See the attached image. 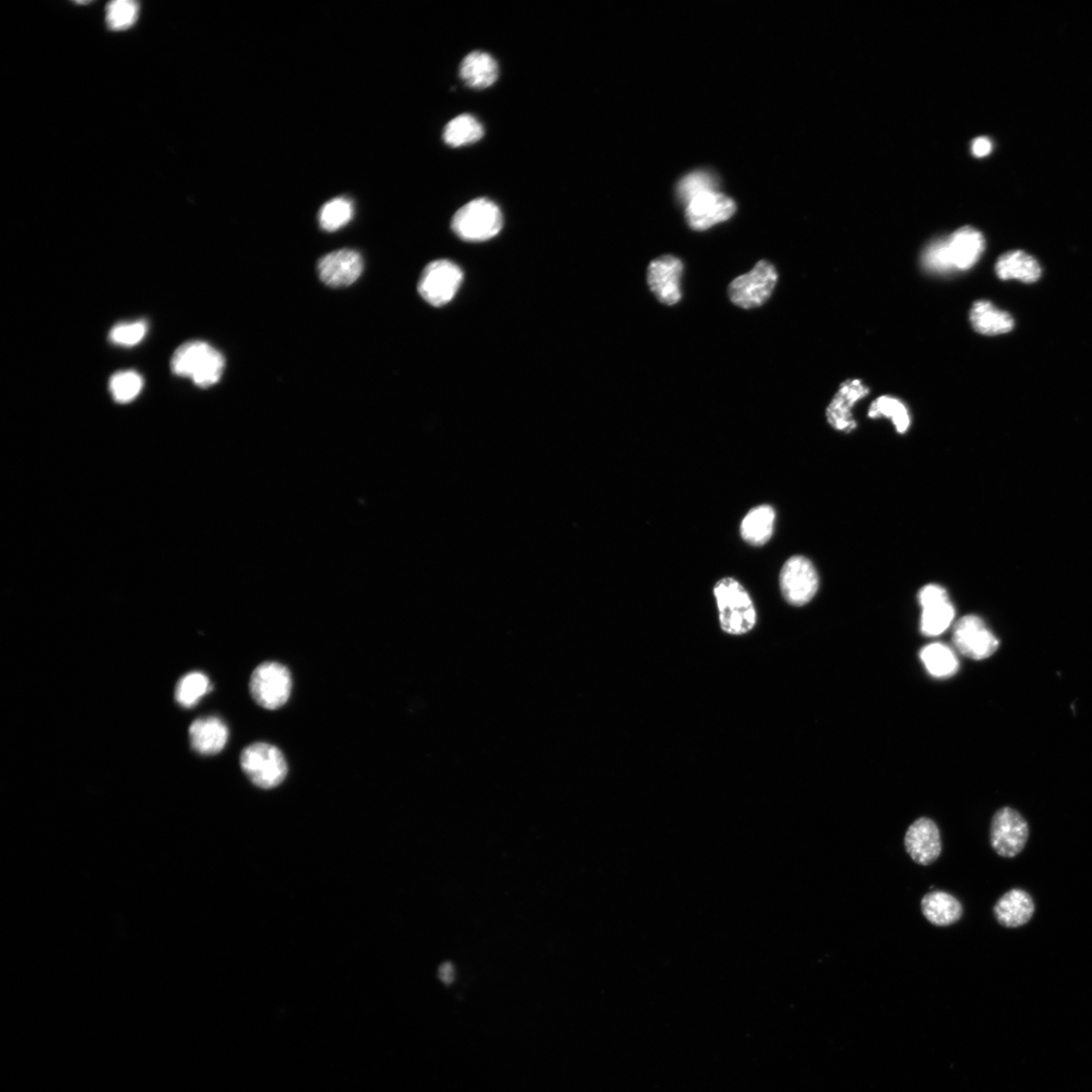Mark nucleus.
Wrapping results in <instances>:
<instances>
[{
    "mask_svg": "<svg viewBox=\"0 0 1092 1092\" xmlns=\"http://www.w3.org/2000/svg\"><path fill=\"white\" fill-rule=\"evenodd\" d=\"M226 362L223 354L204 341H189L181 345L172 355V372L188 377L201 389L210 388L221 379Z\"/></svg>",
    "mask_w": 1092,
    "mask_h": 1092,
    "instance_id": "1",
    "label": "nucleus"
},
{
    "mask_svg": "<svg viewBox=\"0 0 1092 1092\" xmlns=\"http://www.w3.org/2000/svg\"><path fill=\"white\" fill-rule=\"evenodd\" d=\"M715 596L721 626L724 632L731 636H743L755 627L756 609L740 581L732 578L722 579L715 587Z\"/></svg>",
    "mask_w": 1092,
    "mask_h": 1092,
    "instance_id": "2",
    "label": "nucleus"
},
{
    "mask_svg": "<svg viewBox=\"0 0 1092 1092\" xmlns=\"http://www.w3.org/2000/svg\"><path fill=\"white\" fill-rule=\"evenodd\" d=\"M451 227L453 232L465 241H487L502 230L503 215L494 201L476 198L456 212Z\"/></svg>",
    "mask_w": 1092,
    "mask_h": 1092,
    "instance_id": "3",
    "label": "nucleus"
},
{
    "mask_svg": "<svg viewBox=\"0 0 1092 1092\" xmlns=\"http://www.w3.org/2000/svg\"><path fill=\"white\" fill-rule=\"evenodd\" d=\"M240 764L250 781L263 790H272L288 775V763L281 750L265 744H253L241 754Z\"/></svg>",
    "mask_w": 1092,
    "mask_h": 1092,
    "instance_id": "4",
    "label": "nucleus"
},
{
    "mask_svg": "<svg viewBox=\"0 0 1092 1092\" xmlns=\"http://www.w3.org/2000/svg\"><path fill=\"white\" fill-rule=\"evenodd\" d=\"M777 282L775 266L766 261H760L749 273L736 277L731 282L728 295L735 306L743 309L757 308L770 299Z\"/></svg>",
    "mask_w": 1092,
    "mask_h": 1092,
    "instance_id": "5",
    "label": "nucleus"
},
{
    "mask_svg": "<svg viewBox=\"0 0 1092 1092\" xmlns=\"http://www.w3.org/2000/svg\"><path fill=\"white\" fill-rule=\"evenodd\" d=\"M292 687L289 669L279 663H264L251 675V696L260 706L268 710L283 707L291 696Z\"/></svg>",
    "mask_w": 1092,
    "mask_h": 1092,
    "instance_id": "6",
    "label": "nucleus"
},
{
    "mask_svg": "<svg viewBox=\"0 0 1092 1092\" xmlns=\"http://www.w3.org/2000/svg\"><path fill=\"white\" fill-rule=\"evenodd\" d=\"M464 272L449 261H437L423 270L418 284L420 296L435 307H442L459 292Z\"/></svg>",
    "mask_w": 1092,
    "mask_h": 1092,
    "instance_id": "7",
    "label": "nucleus"
},
{
    "mask_svg": "<svg viewBox=\"0 0 1092 1092\" xmlns=\"http://www.w3.org/2000/svg\"><path fill=\"white\" fill-rule=\"evenodd\" d=\"M1030 835L1028 822L1018 810L1004 807L996 812L990 826V844L1004 858H1014L1025 849Z\"/></svg>",
    "mask_w": 1092,
    "mask_h": 1092,
    "instance_id": "8",
    "label": "nucleus"
},
{
    "mask_svg": "<svg viewBox=\"0 0 1092 1092\" xmlns=\"http://www.w3.org/2000/svg\"><path fill=\"white\" fill-rule=\"evenodd\" d=\"M818 572L808 558L795 555L785 563L780 574L783 597L793 606H804L819 590Z\"/></svg>",
    "mask_w": 1092,
    "mask_h": 1092,
    "instance_id": "9",
    "label": "nucleus"
},
{
    "mask_svg": "<svg viewBox=\"0 0 1092 1092\" xmlns=\"http://www.w3.org/2000/svg\"><path fill=\"white\" fill-rule=\"evenodd\" d=\"M953 643L962 654L975 660L992 656L1000 647L994 632L976 616H964L956 623Z\"/></svg>",
    "mask_w": 1092,
    "mask_h": 1092,
    "instance_id": "10",
    "label": "nucleus"
},
{
    "mask_svg": "<svg viewBox=\"0 0 1092 1092\" xmlns=\"http://www.w3.org/2000/svg\"><path fill=\"white\" fill-rule=\"evenodd\" d=\"M734 201L719 192L703 194L691 200L686 209V219L695 231L729 220L735 213Z\"/></svg>",
    "mask_w": 1092,
    "mask_h": 1092,
    "instance_id": "11",
    "label": "nucleus"
},
{
    "mask_svg": "<svg viewBox=\"0 0 1092 1092\" xmlns=\"http://www.w3.org/2000/svg\"><path fill=\"white\" fill-rule=\"evenodd\" d=\"M923 607L922 632L927 637H937L945 632L955 618V609L947 591L937 585H928L919 594Z\"/></svg>",
    "mask_w": 1092,
    "mask_h": 1092,
    "instance_id": "12",
    "label": "nucleus"
},
{
    "mask_svg": "<svg viewBox=\"0 0 1092 1092\" xmlns=\"http://www.w3.org/2000/svg\"><path fill=\"white\" fill-rule=\"evenodd\" d=\"M321 281L332 288H345L357 282L364 271L361 254L342 249L327 254L318 263Z\"/></svg>",
    "mask_w": 1092,
    "mask_h": 1092,
    "instance_id": "13",
    "label": "nucleus"
},
{
    "mask_svg": "<svg viewBox=\"0 0 1092 1092\" xmlns=\"http://www.w3.org/2000/svg\"><path fill=\"white\" fill-rule=\"evenodd\" d=\"M904 845L911 860L922 866L933 864L942 854L941 833L928 818H921L908 828Z\"/></svg>",
    "mask_w": 1092,
    "mask_h": 1092,
    "instance_id": "14",
    "label": "nucleus"
},
{
    "mask_svg": "<svg viewBox=\"0 0 1092 1092\" xmlns=\"http://www.w3.org/2000/svg\"><path fill=\"white\" fill-rule=\"evenodd\" d=\"M682 262L672 256H665L652 261L648 269V283L656 299L673 306L680 301L681 277L683 274Z\"/></svg>",
    "mask_w": 1092,
    "mask_h": 1092,
    "instance_id": "15",
    "label": "nucleus"
},
{
    "mask_svg": "<svg viewBox=\"0 0 1092 1092\" xmlns=\"http://www.w3.org/2000/svg\"><path fill=\"white\" fill-rule=\"evenodd\" d=\"M870 394V389L861 379H847L836 392L827 409V419L830 426L839 431H850L857 427L853 408L861 400Z\"/></svg>",
    "mask_w": 1092,
    "mask_h": 1092,
    "instance_id": "16",
    "label": "nucleus"
},
{
    "mask_svg": "<svg viewBox=\"0 0 1092 1092\" xmlns=\"http://www.w3.org/2000/svg\"><path fill=\"white\" fill-rule=\"evenodd\" d=\"M946 247L954 271H968L980 261L986 241L977 229L967 226L946 238Z\"/></svg>",
    "mask_w": 1092,
    "mask_h": 1092,
    "instance_id": "17",
    "label": "nucleus"
},
{
    "mask_svg": "<svg viewBox=\"0 0 1092 1092\" xmlns=\"http://www.w3.org/2000/svg\"><path fill=\"white\" fill-rule=\"evenodd\" d=\"M994 911L1001 926L1017 929L1030 923L1036 911V904L1028 892L1021 888H1014L998 900Z\"/></svg>",
    "mask_w": 1092,
    "mask_h": 1092,
    "instance_id": "18",
    "label": "nucleus"
},
{
    "mask_svg": "<svg viewBox=\"0 0 1092 1092\" xmlns=\"http://www.w3.org/2000/svg\"><path fill=\"white\" fill-rule=\"evenodd\" d=\"M229 739V729L219 718L196 720L190 727L193 749L200 755H216L224 750Z\"/></svg>",
    "mask_w": 1092,
    "mask_h": 1092,
    "instance_id": "19",
    "label": "nucleus"
},
{
    "mask_svg": "<svg viewBox=\"0 0 1092 1092\" xmlns=\"http://www.w3.org/2000/svg\"><path fill=\"white\" fill-rule=\"evenodd\" d=\"M969 319L974 332L984 336H999L1012 332V316L987 299L976 300L971 307Z\"/></svg>",
    "mask_w": 1092,
    "mask_h": 1092,
    "instance_id": "20",
    "label": "nucleus"
},
{
    "mask_svg": "<svg viewBox=\"0 0 1092 1092\" xmlns=\"http://www.w3.org/2000/svg\"><path fill=\"white\" fill-rule=\"evenodd\" d=\"M996 273L1002 281H1020L1034 284L1042 276L1038 261L1022 250L1008 251L998 260Z\"/></svg>",
    "mask_w": 1092,
    "mask_h": 1092,
    "instance_id": "21",
    "label": "nucleus"
},
{
    "mask_svg": "<svg viewBox=\"0 0 1092 1092\" xmlns=\"http://www.w3.org/2000/svg\"><path fill=\"white\" fill-rule=\"evenodd\" d=\"M922 911L932 925L949 927L962 919L964 909L962 903L952 895L934 891L923 898Z\"/></svg>",
    "mask_w": 1092,
    "mask_h": 1092,
    "instance_id": "22",
    "label": "nucleus"
},
{
    "mask_svg": "<svg viewBox=\"0 0 1092 1092\" xmlns=\"http://www.w3.org/2000/svg\"><path fill=\"white\" fill-rule=\"evenodd\" d=\"M460 73L469 88L485 89L497 82L499 66L490 54L475 51L462 62Z\"/></svg>",
    "mask_w": 1092,
    "mask_h": 1092,
    "instance_id": "23",
    "label": "nucleus"
},
{
    "mask_svg": "<svg viewBox=\"0 0 1092 1092\" xmlns=\"http://www.w3.org/2000/svg\"><path fill=\"white\" fill-rule=\"evenodd\" d=\"M776 513L770 505L753 508L741 524L744 541L754 546L767 544L773 536Z\"/></svg>",
    "mask_w": 1092,
    "mask_h": 1092,
    "instance_id": "24",
    "label": "nucleus"
},
{
    "mask_svg": "<svg viewBox=\"0 0 1092 1092\" xmlns=\"http://www.w3.org/2000/svg\"><path fill=\"white\" fill-rule=\"evenodd\" d=\"M484 134V126L472 115L464 114L446 124L443 140L451 147H462L476 143Z\"/></svg>",
    "mask_w": 1092,
    "mask_h": 1092,
    "instance_id": "25",
    "label": "nucleus"
},
{
    "mask_svg": "<svg viewBox=\"0 0 1092 1092\" xmlns=\"http://www.w3.org/2000/svg\"><path fill=\"white\" fill-rule=\"evenodd\" d=\"M921 658L928 672L935 678H949L959 669L955 652L943 644H931L921 652Z\"/></svg>",
    "mask_w": 1092,
    "mask_h": 1092,
    "instance_id": "26",
    "label": "nucleus"
},
{
    "mask_svg": "<svg viewBox=\"0 0 1092 1092\" xmlns=\"http://www.w3.org/2000/svg\"><path fill=\"white\" fill-rule=\"evenodd\" d=\"M872 419L891 418L898 434H905L910 426V415L906 405L899 399L881 396L871 405L868 413Z\"/></svg>",
    "mask_w": 1092,
    "mask_h": 1092,
    "instance_id": "27",
    "label": "nucleus"
},
{
    "mask_svg": "<svg viewBox=\"0 0 1092 1092\" xmlns=\"http://www.w3.org/2000/svg\"><path fill=\"white\" fill-rule=\"evenodd\" d=\"M718 177L710 171H694L679 183L677 195L683 205L688 206L695 197L711 192H718Z\"/></svg>",
    "mask_w": 1092,
    "mask_h": 1092,
    "instance_id": "28",
    "label": "nucleus"
},
{
    "mask_svg": "<svg viewBox=\"0 0 1092 1092\" xmlns=\"http://www.w3.org/2000/svg\"><path fill=\"white\" fill-rule=\"evenodd\" d=\"M212 690L209 678L202 673L194 672L182 678L176 686L175 698L182 706L191 708Z\"/></svg>",
    "mask_w": 1092,
    "mask_h": 1092,
    "instance_id": "29",
    "label": "nucleus"
},
{
    "mask_svg": "<svg viewBox=\"0 0 1092 1092\" xmlns=\"http://www.w3.org/2000/svg\"><path fill=\"white\" fill-rule=\"evenodd\" d=\"M353 214L351 200L337 197L323 206L319 214V223L323 230L335 232L351 221Z\"/></svg>",
    "mask_w": 1092,
    "mask_h": 1092,
    "instance_id": "30",
    "label": "nucleus"
},
{
    "mask_svg": "<svg viewBox=\"0 0 1092 1092\" xmlns=\"http://www.w3.org/2000/svg\"><path fill=\"white\" fill-rule=\"evenodd\" d=\"M144 386L143 377L134 370L116 372L110 379V392L119 404H128L134 401L141 393Z\"/></svg>",
    "mask_w": 1092,
    "mask_h": 1092,
    "instance_id": "31",
    "label": "nucleus"
},
{
    "mask_svg": "<svg viewBox=\"0 0 1092 1092\" xmlns=\"http://www.w3.org/2000/svg\"><path fill=\"white\" fill-rule=\"evenodd\" d=\"M139 16V5L132 0H116L107 7V24L110 30L120 32L134 25Z\"/></svg>",
    "mask_w": 1092,
    "mask_h": 1092,
    "instance_id": "32",
    "label": "nucleus"
},
{
    "mask_svg": "<svg viewBox=\"0 0 1092 1092\" xmlns=\"http://www.w3.org/2000/svg\"><path fill=\"white\" fill-rule=\"evenodd\" d=\"M923 267L934 274H950L955 272L947 254L946 238L932 241L922 254Z\"/></svg>",
    "mask_w": 1092,
    "mask_h": 1092,
    "instance_id": "33",
    "label": "nucleus"
},
{
    "mask_svg": "<svg viewBox=\"0 0 1092 1092\" xmlns=\"http://www.w3.org/2000/svg\"><path fill=\"white\" fill-rule=\"evenodd\" d=\"M147 334V323L139 320L129 323H120L113 327L109 338L120 346L132 347L140 343Z\"/></svg>",
    "mask_w": 1092,
    "mask_h": 1092,
    "instance_id": "34",
    "label": "nucleus"
},
{
    "mask_svg": "<svg viewBox=\"0 0 1092 1092\" xmlns=\"http://www.w3.org/2000/svg\"><path fill=\"white\" fill-rule=\"evenodd\" d=\"M993 150V143L988 138H977L972 144V152L976 158L982 159L990 155Z\"/></svg>",
    "mask_w": 1092,
    "mask_h": 1092,
    "instance_id": "35",
    "label": "nucleus"
},
{
    "mask_svg": "<svg viewBox=\"0 0 1092 1092\" xmlns=\"http://www.w3.org/2000/svg\"><path fill=\"white\" fill-rule=\"evenodd\" d=\"M439 976H440V980H441V981H442L443 983H445V984H450V983H452V982H453V980H454V968H453V965H452L451 963H449V962H447V963H444V964H442V965H441V967H440V974H439Z\"/></svg>",
    "mask_w": 1092,
    "mask_h": 1092,
    "instance_id": "36",
    "label": "nucleus"
}]
</instances>
